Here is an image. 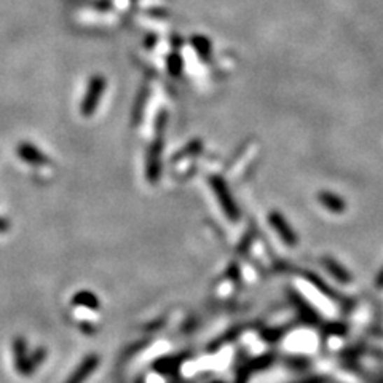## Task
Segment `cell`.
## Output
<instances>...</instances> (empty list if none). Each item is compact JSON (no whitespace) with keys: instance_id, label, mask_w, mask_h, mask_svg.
Masks as SVG:
<instances>
[{"instance_id":"obj_1","label":"cell","mask_w":383,"mask_h":383,"mask_svg":"<svg viewBox=\"0 0 383 383\" xmlns=\"http://www.w3.org/2000/svg\"><path fill=\"white\" fill-rule=\"evenodd\" d=\"M104 88H106V80L101 76H95L90 80L88 83V91L83 98V104H82V113L85 117H90L91 113L96 111V107L99 104L101 96L104 95Z\"/></svg>"},{"instance_id":"obj_2","label":"cell","mask_w":383,"mask_h":383,"mask_svg":"<svg viewBox=\"0 0 383 383\" xmlns=\"http://www.w3.org/2000/svg\"><path fill=\"white\" fill-rule=\"evenodd\" d=\"M15 365L18 369L21 375H31L34 372V368L37 365L36 358H29V354L26 351V344L22 339H16L15 345Z\"/></svg>"},{"instance_id":"obj_3","label":"cell","mask_w":383,"mask_h":383,"mask_svg":"<svg viewBox=\"0 0 383 383\" xmlns=\"http://www.w3.org/2000/svg\"><path fill=\"white\" fill-rule=\"evenodd\" d=\"M211 184H213L216 197L219 198V202L222 204V208H224V211L227 213V216H230L232 219H237L238 208H237L235 202H233V198L230 195V192H228L227 186L224 184V181H222L221 177H213V179H211Z\"/></svg>"},{"instance_id":"obj_4","label":"cell","mask_w":383,"mask_h":383,"mask_svg":"<svg viewBox=\"0 0 383 383\" xmlns=\"http://www.w3.org/2000/svg\"><path fill=\"white\" fill-rule=\"evenodd\" d=\"M18 155L25 160V162L34 165V167H42V165L48 163V158L43 155V152L29 142H22L18 147Z\"/></svg>"},{"instance_id":"obj_5","label":"cell","mask_w":383,"mask_h":383,"mask_svg":"<svg viewBox=\"0 0 383 383\" xmlns=\"http://www.w3.org/2000/svg\"><path fill=\"white\" fill-rule=\"evenodd\" d=\"M270 222H272L273 228H275V230L278 232V235L284 239L286 244H289V246L295 244V242H297L295 233L291 230V227H289L288 222H286L283 214L272 213L270 214Z\"/></svg>"},{"instance_id":"obj_6","label":"cell","mask_w":383,"mask_h":383,"mask_svg":"<svg viewBox=\"0 0 383 383\" xmlns=\"http://www.w3.org/2000/svg\"><path fill=\"white\" fill-rule=\"evenodd\" d=\"M318 202L323 204V208H326L328 211H330V213H344V211L347 209V204L344 200H342L339 195H335V193H330L328 190L321 192L318 195Z\"/></svg>"},{"instance_id":"obj_7","label":"cell","mask_w":383,"mask_h":383,"mask_svg":"<svg viewBox=\"0 0 383 383\" xmlns=\"http://www.w3.org/2000/svg\"><path fill=\"white\" fill-rule=\"evenodd\" d=\"M95 368H96V359H95V356H91V358L88 356L87 361H83V364L80 365L77 372L74 374L69 380H67V383H82L85 380V377H87Z\"/></svg>"},{"instance_id":"obj_8","label":"cell","mask_w":383,"mask_h":383,"mask_svg":"<svg viewBox=\"0 0 383 383\" xmlns=\"http://www.w3.org/2000/svg\"><path fill=\"white\" fill-rule=\"evenodd\" d=\"M324 265L328 267V270H329L330 273H333V275H334L337 279H339V281H342V283H348V281H350V279H351V277L348 275V272L345 270V268H344V267H340L339 264H337L335 260H333V259H324Z\"/></svg>"},{"instance_id":"obj_9","label":"cell","mask_w":383,"mask_h":383,"mask_svg":"<svg viewBox=\"0 0 383 383\" xmlns=\"http://www.w3.org/2000/svg\"><path fill=\"white\" fill-rule=\"evenodd\" d=\"M10 228V222L7 219H4V217H0V233L8 232Z\"/></svg>"},{"instance_id":"obj_10","label":"cell","mask_w":383,"mask_h":383,"mask_svg":"<svg viewBox=\"0 0 383 383\" xmlns=\"http://www.w3.org/2000/svg\"><path fill=\"white\" fill-rule=\"evenodd\" d=\"M377 286H379V288H383V270L380 272V275L377 277Z\"/></svg>"}]
</instances>
